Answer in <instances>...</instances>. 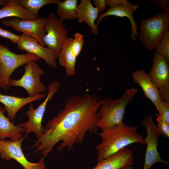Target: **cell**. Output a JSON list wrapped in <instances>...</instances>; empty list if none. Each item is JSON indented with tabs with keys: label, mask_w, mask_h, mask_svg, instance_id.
<instances>
[{
	"label": "cell",
	"mask_w": 169,
	"mask_h": 169,
	"mask_svg": "<svg viewBox=\"0 0 169 169\" xmlns=\"http://www.w3.org/2000/svg\"><path fill=\"white\" fill-rule=\"evenodd\" d=\"M25 137L18 140L3 141L0 140V156L8 160L13 159L20 164L24 169H47L43 157L36 163L29 161L25 157L21 148Z\"/></svg>",
	"instance_id": "10"
},
{
	"label": "cell",
	"mask_w": 169,
	"mask_h": 169,
	"mask_svg": "<svg viewBox=\"0 0 169 169\" xmlns=\"http://www.w3.org/2000/svg\"><path fill=\"white\" fill-rule=\"evenodd\" d=\"M99 12L93 6L90 0H81L77 8V19L79 23L84 22L90 28L93 34L96 35L98 33V25L95 21L99 16Z\"/></svg>",
	"instance_id": "18"
},
{
	"label": "cell",
	"mask_w": 169,
	"mask_h": 169,
	"mask_svg": "<svg viewBox=\"0 0 169 169\" xmlns=\"http://www.w3.org/2000/svg\"><path fill=\"white\" fill-rule=\"evenodd\" d=\"M93 4L98 10L99 12L101 13L106 9V3L105 0H93Z\"/></svg>",
	"instance_id": "31"
},
{
	"label": "cell",
	"mask_w": 169,
	"mask_h": 169,
	"mask_svg": "<svg viewBox=\"0 0 169 169\" xmlns=\"http://www.w3.org/2000/svg\"><path fill=\"white\" fill-rule=\"evenodd\" d=\"M47 20V18L39 16L33 20H23L14 17L8 20L4 19L1 22L4 25L11 27L17 31L33 37L40 44L45 47L43 38L46 34L44 27Z\"/></svg>",
	"instance_id": "11"
},
{
	"label": "cell",
	"mask_w": 169,
	"mask_h": 169,
	"mask_svg": "<svg viewBox=\"0 0 169 169\" xmlns=\"http://www.w3.org/2000/svg\"><path fill=\"white\" fill-rule=\"evenodd\" d=\"M155 52L163 56L169 62V29L166 30L160 42L155 49Z\"/></svg>",
	"instance_id": "24"
},
{
	"label": "cell",
	"mask_w": 169,
	"mask_h": 169,
	"mask_svg": "<svg viewBox=\"0 0 169 169\" xmlns=\"http://www.w3.org/2000/svg\"><path fill=\"white\" fill-rule=\"evenodd\" d=\"M138 90L132 88L127 90L119 98L102 99L98 111L99 119L96 126L102 130L109 128L123 121L127 105L132 101Z\"/></svg>",
	"instance_id": "3"
},
{
	"label": "cell",
	"mask_w": 169,
	"mask_h": 169,
	"mask_svg": "<svg viewBox=\"0 0 169 169\" xmlns=\"http://www.w3.org/2000/svg\"><path fill=\"white\" fill-rule=\"evenodd\" d=\"M60 87V84L57 80L50 83L48 86V92L43 102L36 109L34 108L32 104H30L28 110L25 111L28 117V121L19 123L25 131V137L32 132H33L38 138L43 135L44 128L42 125V121L46 106Z\"/></svg>",
	"instance_id": "6"
},
{
	"label": "cell",
	"mask_w": 169,
	"mask_h": 169,
	"mask_svg": "<svg viewBox=\"0 0 169 169\" xmlns=\"http://www.w3.org/2000/svg\"><path fill=\"white\" fill-rule=\"evenodd\" d=\"M158 93L162 102L169 103V83L158 88Z\"/></svg>",
	"instance_id": "29"
},
{
	"label": "cell",
	"mask_w": 169,
	"mask_h": 169,
	"mask_svg": "<svg viewBox=\"0 0 169 169\" xmlns=\"http://www.w3.org/2000/svg\"><path fill=\"white\" fill-rule=\"evenodd\" d=\"M132 77L134 81L142 88L145 95L154 105L157 111L162 101L158 93V88L153 83L148 74L142 69L133 72Z\"/></svg>",
	"instance_id": "14"
},
{
	"label": "cell",
	"mask_w": 169,
	"mask_h": 169,
	"mask_svg": "<svg viewBox=\"0 0 169 169\" xmlns=\"http://www.w3.org/2000/svg\"><path fill=\"white\" fill-rule=\"evenodd\" d=\"M6 111L5 108L0 105V140L4 141L8 137L13 141L22 139L23 137L22 133H25L23 127L19 124L15 125L11 122L5 116Z\"/></svg>",
	"instance_id": "19"
},
{
	"label": "cell",
	"mask_w": 169,
	"mask_h": 169,
	"mask_svg": "<svg viewBox=\"0 0 169 169\" xmlns=\"http://www.w3.org/2000/svg\"><path fill=\"white\" fill-rule=\"evenodd\" d=\"M127 0H106V5L113 8L126 3Z\"/></svg>",
	"instance_id": "32"
},
{
	"label": "cell",
	"mask_w": 169,
	"mask_h": 169,
	"mask_svg": "<svg viewBox=\"0 0 169 169\" xmlns=\"http://www.w3.org/2000/svg\"><path fill=\"white\" fill-rule=\"evenodd\" d=\"M156 121L157 122V128L158 132L160 136L168 138L169 137V124L163 120L158 114Z\"/></svg>",
	"instance_id": "26"
},
{
	"label": "cell",
	"mask_w": 169,
	"mask_h": 169,
	"mask_svg": "<svg viewBox=\"0 0 169 169\" xmlns=\"http://www.w3.org/2000/svg\"><path fill=\"white\" fill-rule=\"evenodd\" d=\"M137 127L126 125L123 121L97 134L101 137L100 143L95 146L98 162L116 153L131 144H146L143 136L137 132Z\"/></svg>",
	"instance_id": "2"
},
{
	"label": "cell",
	"mask_w": 169,
	"mask_h": 169,
	"mask_svg": "<svg viewBox=\"0 0 169 169\" xmlns=\"http://www.w3.org/2000/svg\"><path fill=\"white\" fill-rule=\"evenodd\" d=\"M158 114L169 124V103L162 102Z\"/></svg>",
	"instance_id": "27"
},
{
	"label": "cell",
	"mask_w": 169,
	"mask_h": 169,
	"mask_svg": "<svg viewBox=\"0 0 169 169\" xmlns=\"http://www.w3.org/2000/svg\"><path fill=\"white\" fill-rule=\"evenodd\" d=\"M1 88H0V89Z\"/></svg>",
	"instance_id": "35"
},
{
	"label": "cell",
	"mask_w": 169,
	"mask_h": 169,
	"mask_svg": "<svg viewBox=\"0 0 169 169\" xmlns=\"http://www.w3.org/2000/svg\"><path fill=\"white\" fill-rule=\"evenodd\" d=\"M9 1V0H0V7L5 5Z\"/></svg>",
	"instance_id": "33"
},
{
	"label": "cell",
	"mask_w": 169,
	"mask_h": 169,
	"mask_svg": "<svg viewBox=\"0 0 169 169\" xmlns=\"http://www.w3.org/2000/svg\"><path fill=\"white\" fill-rule=\"evenodd\" d=\"M159 8L163 10L162 12L169 13L168 0H155L152 1Z\"/></svg>",
	"instance_id": "30"
},
{
	"label": "cell",
	"mask_w": 169,
	"mask_h": 169,
	"mask_svg": "<svg viewBox=\"0 0 169 169\" xmlns=\"http://www.w3.org/2000/svg\"><path fill=\"white\" fill-rule=\"evenodd\" d=\"M23 8L29 11L35 17H38V12L44 6L49 4L57 5L59 0H17Z\"/></svg>",
	"instance_id": "23"
},
{
	"label": "cell",
	"mask_w": 169,
	"mask_h": 169,
	"mask_svg": "<svg viewBox=\"0 0 169 169\" xmlns=\"http://www.w3.org/2000/svg\"><path fill=\"white\" fill-rule=\"evenodd\" d=\"M0 36L8 38L14 44H17L20 36L0 27Z\"/></svg>",
	"instance_id": "28"
},
{
	"label": "cell",
	"mask_w": 169,
	"mask_h": 169,
	"mask_svg": "<svg viewBox=\"0 0 169 169\" xmlns=\"http://www.w3.org/2000/svg\"><path fill=\"white\" fill-rule=\"evenodd\" d=\"M141 123L147 131V136L145 138L147 146L143 169H150L154 164L158 162L168 165V161L162 159L158 151L160 136L158 132L157 125L154 122L153 115H150L145 117Z\"/></svg>",
	"instance_id": "8"
},
{
	"label": "cell",
	"mask_w": 169,
	"mask_h": 169,
	"mask_svg": "<svg viewBox=\"0 0 169 169\" xmlns=\"http://www.w3.org/2000/svg\"><path fill=\"white\" fill-rule=\"evenodd\" d=\"M43 38L45 46L55 53L57 59L61 47L68 38V31L63 25V20L58 18L54 13H50L45 27Z\"/></svg>",
	"instance_id": "9"
},
{
	"label": "cell",
	"mask_w": 169,
	"mask_h": 169,
	"mask_svg": "<svg viewBox=\"0 0 169 169\" xmlns=\"http://www.w3.org/2000/svg\"><path fill=\"white\" fill-rule=\"evenodd\" d=\"M132 151L124 148L116 153L98 162L92 169H122L131 166L134 161Z\"/></svg>",
	"instance_id": "15"
},
{
	"label": "cell",
	"mask_w": 169,
	"mask_h": 169,
	"mask_svg": "<svg viewBox=\"0 0 169 169\" xmlns=\"http://www.w3.org/2000/svg\"><path fill=\"white\" fill-rule=\"evenodd\" d=\"M83 35L79 33L74 35L71 45V49L73 54L77 58L80 54L84 43Z\"/></svg>",
	"instance_id": "25"
},
{
	"label": "cell",
	"mask_w": 169,
	"mask_h": 169,
	"mask_svg": "<svg viewBox=\"0 0 169 169\" xmlns=\"http://www.w3.org/2000/svg\"><path fill=\"white\" fill-rule=\"evenodd\" d=\"M139 38L146 49L152 51L161 41L169 27V13L158 12L140 21Z\"/></svg>",
	"instance_id": "4"
},
{
	"label": "cell",
	"mask_w": 169,
	"mask_h": 169,
	"mask_svg": "<svg viewBox=\"0 0 169 169\" xmlns=\"http://www.w3.org/2000/svg\"><path fill=\"white\" fill-rule=\"evenodd\" d=\"M138 8V4H132L128 1L122 4L113 8H110L106 12L101 13L99 16L96 24L98 25L105 17L108 16L126 17L130 20L131 25V37L134 41H135L138 36V27L133 18V13L137 10Z\"/></svg>",
	"instance_id": "13"
},
{
	"label": "cell",
	"mask_w": 169,
	"mask_h": 169,
	"mask_svg": "<svg viewBox=\"0 0 169 169\" xmlns=\"http://www.w3.org/2000/svg\"><path fill=\"white\" fill-rule=\"evenodd\" d=\"M24 65V72L23 76L18 79L10 78V86L23 88L30 97L45 92L47 90L45 85L40 79V76L44 74L43 69L35 61H30Z\"/></svg>",
	"instance_id": "7"
},
{
	"label": "cell",
	"mask_w": 169,
	"mask_h": 169,
	"mask_svg": "<svg viewBox=\"0 0 169 169\" xmlns=\"http://www.w3.org/2000/svg\"><path fill=\"white\" fill-rule=\"evenodd\" d=\"M102 99L95 94L85 93L68 97L64 107L56 116L49 120L43 127V135L28 148H35L45 157L59 141L57 150H71L76 144H81L87 132L93 133L98 129V111Z\"/></svg>",
	"instance_id": "1"
},
{
	"label": "cell",
	"mask_w": 169,
	"mask_h": 169,
	"mask_svg": "<svg viewBox=\"0 0 169 169\" xmlns=\"http://www.w3.org/2000/svg\"><path fill=\"white\" fill-rule=\"evenodd\" d=\"M77 0H64L60 1L57 5V12L59 18L65 20L77 18Z\"/></svg>",
	"instance_id": "22"
},
{
	"label": "cell",
	"mask_w": 169,
	"mask_h": 169,
	"mask_svg": "<svg viewBox=\"0 0 169 169\" xmlns=\"http://www.w3.org/2000/svg\"><path fill=\"white\" fill-rule=\"evenodd\" d=\"M12 17L29 20H34L37 18L22 7L17 0H9L7 3L0 9V19Z\"/></svg>",
	"instance_id": "21"
},
{
	"label": "cell",
	"mask_w": 169,
	"mask_h": 169,
	"mask_svg": "<svg viewBox=\"0 0 169 169\" xmlns=\"http://www.w3.org/2000/svg\"><path fill=\"white\" fill-rule=\"evenodd\" d=\"M148 74L158 88L169 83V62L163 56L155 52L152 66Z\"/></svg>",
	"instance_id": "16"
},
{
	"label": "cell",
	"mask_w": 169,
	"mask_h": 169,
	"mask_svg": "<svg viewBox=\"0 0 169 169\" xmlns=\"http://www.w3.org/2000/svg\"><path fill=\"white\" fill-rule=\"evenodd\" d=\"M133 168H134V167L131 166H130L125 167L122 169H133Z\"/></svg>",
	"instance_id": "34"
},
{
	"label": "cell",
	"mask_w": 169,
	"mask_h": 169,
	"mask_svg": "<svg viewBox=\"0 0 169 169\" xmlns=\"http://www.w3.org/2000/svg\"><path fill=\"white\" fill-rule=\"evenodd\" d=\"M47 94L40 93L33 97H23L4 95L0 93V102L4 106L8 118L13 120L18 111L23 106L32 102L46 98Z\"/></svg>",
	"instance_id": "17"
},
{
	"label": "cell",
	"mask_w": 169,
	"mask_h": 169,
	"mask_svg": "<svg viewBox=\"0 0 169 169\" xmlns=\"http://www.w3.org/2000/svg\"><path fill=\"white\" fill-rule=\"evenodd\" d=\"M39 58L35 55L27 53L19 54L11 51L7 46L0 43V87L4 90L10 86V77L20 66Z\"/></svg>",
	"instance_id": "5"
},
{
	"label": "cell",
	"mask_w": 169,
	"mask_h": 169,
	"mask_svg": "<svg viewBox=\"0 0 169 169\" xmlns=\"http://www.w3.org/2000/svg\"><path fill=\"white\" fill-rule=\"evenodd\" d=\"M73 38H68L64 42L58 56L59 64L65 68L66 74L69 76H72L76 74L75 67L77 58L71 49Z\"/></svg>",
	"instance_id": "20"
},
{
	"label": "cell",
	"mask_w": 169,
	"mask_h": 169,
	"mask_svg": "<svg viewBox=\"0 0 169 169\" xmlns=\"http://www.w3.org/2000/svg\"><path fill=\"white\" fill-rule=\"evenodd\" d=\"M18 48L34 54L44 60L46 64L53 68L57 67V58L53 51L40 44L33 37L23 33L17 44Z\"/></svg>",
	"instance_id": "12"
}]
</instances>
